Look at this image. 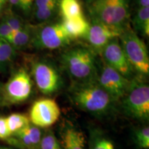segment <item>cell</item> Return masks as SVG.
I'll list each match as a JSON object with an SVG mask.
<instances>
[{
	"label": "cell",
	"mask_w": 149,
	"mask_h": 149,
	"mask_svg": "<svg viewBox=\"0 0 149 149\" xmlns=\"http://www.w3.org/2000/svg\"><path fill=\"white\" fill-rule=\"evenodd\" d=\"M89 149H115V147L107 136L99 132H95L91 137Z\"/></svg>",
	"instance_id": "obj_21"
},
{
	"label": "cell",
	"mask_w": 149,
	"mask_h": 149,
	"mask_svg": "<svg viewBox=\"0 0 149 149\" xmlns=\"http://www.w3.org/2000/svg\"><path fill=\"white\" fill-rule=\"evenodd\" d=\"M11 135L9 130L6 118L0 117V139H7Z\"/></svg>",
	"instance_id": "obj_27"
},
{
	"label": "cell",
	"mask_w": 149,
	"mask_h": 149,
	"mask_svg": "<svg viewBox=\"0 0 149 149\" xmlns=\"http://www.w3.org/2000/svg\"><path fill=\"white\" fill-rule=\"evenodd\" d=\"M34 29L30 25H26L19 31L13 32L7 40L15 49H21L32 43Z\"/></svg>",
	"instance_id": "obj_16"
},
{
	"label": "cell",
	"mask_w": 149,
	"mask_h": 149,
	"mask_svg": "<svg viewBox=\"0 0 149 149\" xmlns=\"http://www.w3.org/2000/svg\"><path fill=\"white\" fill-rule=\"evenodd\" d=\"M6 118L11 135L31 124L29 117L22 113H13Z\"/></svg>",
	"instance_id": "obj_19"
},
{
	"label": "cell",
	"mask_w": 149,
	"mask_h": 149,
	"mask_svg": "<svg viewBox=\"0 0 149 149\" xmlns=\"http://www.w3.org/2000/svg\"><path fill=\"white\" fill-rule=\"evenodd\" d=\"M58 9L62 19L84 15L82 6L79 0H59Z\"/></svg>",
	"instance_id": "obj_18"
},
{
	"label": "cell",
	"mask_w": 149,
	"mask_h": 149,
	"mask_svg": "<svg viewBox=\"0 0 149 149\" xmlns=\"http://www.w3.org/2000/svg\"><path fill=\"white\" fill-rule=\"evenodd\" d=\"M31 149H40V148H39V147H36V148H31Z\"/></svg>",
	"instance_id": "obj_32"
},
{
	"label": "cell",
	"mask_w": 149,
	"mask_h": 149,
	"mask_svg": "<svg viewBox=\"0 0 149 149\" xmlns=\"http://www.w3.org/2000/svg\"><path fill=\"white\" fill-rule=\"evenodd\" d=\"M93 21L124 31L129 14L128 0H94L89 4Z\"/></svg>",
	"instance_id": "obj_3"
},
{
	"label": "cell",
	"mask_w": 149,
	"mask_h": 149,
	"mask_svg": "<svg viewBox=\"0 0 149 149\" xmlns=\"http://www.w3.org/2000/svg\"><path fill=\"white\" fill-rule=\"evenodd\" d=\"M63 149H86L85 137L82 132L70 123H66L61 131Z\"/></svg>",
	"instance_id": "obj_14"
},
{
	"label": "cell",
	"mask_w": 149,
	"mask_h": 149,
	"mask_svg": "<svg viewBox=\"0 0 149 149\" xmlns=\"http://www.w3.org/2000/svg\"><path fill=\"white\" fill-rule=\"evenodd\" d=\"M39 148L63 149L61 142H59L57 137L52 131H47L45 133H43L40 145H39Z\"/></svg>",
	"instance_id": "obj_23"
},
{
	"label": "cell",
	"mask_w": 149,
	"mask_h": 149,
	"mask_svg": "<svg viewBox=\"0 0 149 149\" xmlns=\"http://www.w3.org/2000/svg\"><path fill=\"white\" fill-rule=\"evenodd\" d=\"M66 31L67 35L70 40L84 38L88 33L91 24L84 15L75 17L62 19L61 22Z\"/></svg>",
	"instance_id": "obj_15"
},
{
	"label": "cell",
	"mask_w": 149,
	"mask_h": 149,
	"mask_svg": "<svg viewBox=\"0 0 149 149\" xmlns=\"http://www.w3.org/2000/svg\"><path fill=\"white\" fill-rule=\"evenodd\" d=\"M5 69L4 66H3V65L2 64V63H1V60H0V70H3Z\"/></svg>",
	"instance_id": "obj_31"
},
{
	"label": "cell",
	"mask_w": 149,
	"mask_h": 149,
	"mask_svg": "<svg viewBox=\"0 0 149 149\" xmlns=\"http://www.w3.org/2000/svg\"><path fill=\"white\" fill-rule=\"evenodd\" d=\"M61 63L65 71L74 82H85L97 79L95 53L91 48L74 46L61 55Z\"/></svg>",
	"instance_id": "obj_2"
},
{
	"label": "cell",
	"mask_w": 149,
	"mask_h": 149,
	"mask_svg": "<svg viewBox=\"0 0 149 149\" xmlns=\"http://www.w3.org/2000/svg\"><path fill=\"white\" fill-rule=\"evenodd\" d=\"M0 92H1V85H0Z\"/></svg>",
	"instance_id": "obj_33"
},
{
	"label": "cell",
	"mask_w": 149,
	"mask_h": 149,
	"mask_svg": "<svg viewBox=\"0 0 149 149\" xmlns=\"http://www.w3.org/2000/svg\"><path fill=\"white\" fill-rule=\"evenodd\" d=\"M13 33L8 25L4 21L0 22V39L8 40L12 33Z\"/></svg>",
	"instance_id": "obj_28"
},
{
	"label": "cell",
	"mask_w": 149,
	"mask_h": 149,
	"mask_svg": "<svg viewBox=\"0 0 149 149\" xmlns=\"http://www.w3.org/2000/svg\"><path fill=\"white\" fill-rule=\"evenodd\" d=\"M43 135L41 128L33 125L31 123L29 125L11 135L8 137L15 145L29 149L39 147Z\"/></svg>",
	"instance_id": "obj_13"
},
{
	"label": "cell",
	"mask_w": 149,
	"mask_h": 149,
	"mask_svg": "<svg viewBox=\"0 0 149 149\" xmlns=\"http://www.w3.org/2000/svg\"><path fill=\"white\" fill-rule=\"evenodd\" d=\"M137 2L139 7L149 6V0H137Z\"/></svg>",
	"instance_id": "obj_30"
},
{
	"label": "cell",
	"mask_w": 149,
	"mask_h": 149,
	"mask_svg": "<svg viewBox=\"0 0 149 149\" xmlns=\"http://www.w3.org/2000/svg\"><path fill=\"white\" fill-rule=\"evenodd\" d=\"M130 81L105 62L97 77L98 83L113 101L122 99L127 91Z\"/></svg>",
	"instance_id": "obj_11"
},
{
	"label": "cell",
	"mask_w": 149,
	"mask_h": 149,
	"mask_svg": "<svg viewBox=\"0 0 149 149\" xmlns=\"http://www.w3.org/2000/svg\"><path fill=\"white\" fill-rule=\"evenodd\" d=\"M104 60L126 79H133L135 70L130 64L119 41V38L113 39L101 51Z\"/></svg>",
	"instance_id": "obj_10"
},
{
	"label": "cell",
	"mask_w": 149,
	"mask_h": 149,
	"mask_svg": "<svg viewBox=\"0 0 149 149\" xmlns=\"http://www.w3.org/2000/svg\"><path fill=\"white\" fill-rule=\"evenodd\" d=\"M122 32V30L93 21L84 38L95 50L101 52L108 43L113 39L119 38Z\"/></svg>",
	"instance_id": "obj_12"
},
{
	"label": "cell",
	"mask_w": 149,
	"mask_h": 149,
	"mask_svg": "<svg viewBox=\"0 0 149 149\" xmlns=\"http://www.w3.org/2000/svg\"><path fill=\"white\" fill-rule=\"evenodd\" d=\"M10 5L21 10L24 13H29L33 6L34 0H8Z\"/></svg>",
	"instance_id": "obj_26"
},
{
	"label": "cell",
	"mask_w": 149,
	"mask_h": 149,
	"mask_svg": "<svg viewBox=\"0 0 149 149\" xmlns=\"http://www.w3.org/2000/svg\"><path fill=\"white\" fill-rule=\"evenodd\" d=\"M2 20L8 24L13 32L19 31L26 26V24L24 23L23 19L12 11L6 13L3 17Z\"/></svg>",
	"instance_id": "obj_24"
},
{
	"label": "cell",
	"mask_w": 149,
	"mask_h": 149,
	"mask_svg": "<svg viewBox=\"0 0 149 149\" xmlns=\"http://www.w3.org/2000/svg\"><path fill=\"white\" fill-rule=\"evenodd\" d=\"M58 10V4H51L34 8L33 15L35 20L40 22H47L55 15Z\"/></svg>",
	"instance_id": "obj_22"
},
{
	"label": "cell",
	"mask_w": 149,
	"mask_h": 149,
	"mask_svg": "<svg viewBox=\"0 0 149 149\" xmlns=\"http://www.w3.org/2000/svg\"><path fill=\"white\" fill-rule=\"evenodd\" d=\"M70 97L78 108L95 115H102L110 109L113 100L102 88L97 79L85 82H74Z\"/></svg>",
	"instance_id": "obj_1"
},
{
	"label": "cell",
	"mask_w": 149,
	"mask_h": 149,
	"mask_svg": "<svg viewBox=\"0 0 149 149\" xmlns=\"http://www.w3.org/2000/svg\"><path fill=\"white\" fill-rule=\"evenodd\" d=\"M31 72L37 88L43 94H54L62 86L61 74L51 61L43 59L36 60L33 63Z\"/></svg>",
	"instance_id": "obj_6"
},
{
	"label": "cell",
	"mask_w": 149,
	"mask_h": 149,
	"mask_svg": "<svg viewBox=\"0 0 149 149\" xmlns=\"http://www.w3.org/2000/svg\"><path fill=\"white\" fill-rule=\"evenodd\" d=\"M70 41L61 23H53L34 30L31 44L40 49L55 50L66 47Z\"/></svg>",
	"instance_id": "obj_7"
},
{
	"label": "cell",
	"mask_w": 149,
	"mask_h": 149,
	"mask_svg": "<svg viewBox=\"0 0 149 149\" xmlns=\"http://www.w3.org/2000/svg\"><path fill=\"white\" fill-rule=\"evenodd\" d=\"M32 91V79L27 70L24 68L15 72L3 87L6 100L11 104L25 102L31 96Z\"/></svg>",
	"instance_id": "obj_8"
},
{
	"label": "cell",
	"mask_w": 149,
	"mask_h": 149,
	"mask_svg": "<svg viewBox=\"0 0 149 149\" xmlns=\"http://www.w3.org/2000/svg\"><path fill=\"white\" fill-rule=\"evenodd\" d=\"M135 139L137 144L141 148L148 149L149 148V128H143L135 133Z\"/></svg>",
	"instance_id": "obj_25"
},
{
	"label": "cell",
	"mask_w": 149,
	"mask_h": 149,
	"mask_svg": "<svg viewBox=\"0 0 149 149\" xmlns=\"http://www.w3.org/2000/svg\"><path fill=\"white\" fill-rule=\"evenodd\" d=\"M59 0H34L33 6L34 8H40L51 4H59Z\"/></svg>",
	"instance_id": "obj_29"
},
{
	"label": "cell",
	"mask_w": 149,
	"mask_h": 149,
	"mask_svg": "<svg viewBox=\"0 0 149 149\" xmlns=\"http://www.w3.org/2000/svg\"><path fill=\"white\" fill-rule=\"evenodd\" d=\"M123 51L135 71L140 76L149 73V57L146 46L133 30L126 28L119 37Z\"/></svg>",
	"instance_id": "obj_5"
},
{
	"label": "cell",
	"mask_w": 149,
	"mask_h": 149,
	"mask_svg": "<svg viewBox=\"0 0 149 149\" xmlns=\"http://www.w3.org/2000/svg\"><path fill=\"white\" fill-rule=\"evenodd\" d=\"M61 111L53 99L43 98L35 101L30 111L29 120L33 125L41 128L53 126L59 120Z\"/></svg>",
	"instance_id": "obj_9"
},
{
	"label": "cell",
	"mask_w": 149,
	"mask_h": 149,
	"mask_svg": "<svg viewBox=\"0 0 149 149\" xmlns=\"http://www.w3.org/2000/svg\"><path fill=\"white\" fill-rule=\"evenodd\" d=\"M8 149H12V148H8Z\"/></svg>",
	"instance_id": "obj_34"
},
{
	"label": "cell",
	"mask_w": 149,
	"mask_h": 149,
	"mask_svg": "<svg viewBox=\"0 0 149 149\" xmlns=\"http://www.w3.org/2000/svg\"><path fill=\"white\" fill-rule=\"evenodd\" d=\"M122 100L123 108L128 115L136 120H148L149 86L140 77L130 79Z\"/></svg>",
	"instance_id": "obj_4"
},
{
	"label": "cell",
	"mask_w": 149,
	"mask_h": 149,
	"mask_svg": "<svg viewBox=\"0 0 149 149\" xmlns=\"http://www.w3.org/2000/svg\"><path fill=\"white\" fill-rule=\"evenodd\" d=\"M15 56V49L10 43L3 39H0V60L5 68L7 65L13 61Z\"/></svg>",
	"instance_id": "obj_20"
},
{
	"label": "cell",
	"mask_w": 149,
	"mask_h": 149,
	"mask_svg": "<svg viewBox=\"0 0 149 149\" xmlns=\"http://www.w3.org/2000/svg\"><path fill=\"white\" fill-rule=\"evenodd\" d=\"M135 31L140 33L143 36L149 35V6L139 7L133 19Z\"/></svg>",
	"instance_id": "obj_17"
}]
</instances>
